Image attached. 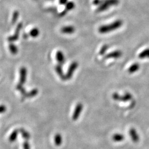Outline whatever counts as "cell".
I'll list each match as a JSON object with an SVG mask.
<instances>
[{"label":"cell","instance_id":"obj_18","mask_svg":"<svg viewBox=\"0 0 149 149\" xmlns=\"http://www.w3.org/2000/svg\"><path fill=\"white\" fill-rule=\"evenodd\" d=\"M139 58L141 59L149 58V48L146 49L145 50L141 51L139 55Z\"/></svg>","mask_w":149,"mask_h":149},{"label":"cell","instance_id":"obj_25","mask_svg":"<svg viewBox=\"0 0 149 149\" xmlns=\"http://www.w3.org/2000/svg\"><path fill=\"white\" fill-rule=\"evenodd\" d=\"M19 15V14L17 11H15L14 12H13V14L12 16V21H11L12 24L16 23V22H17V21L18 19Z\"/></svg>","mask_w":149,"mask_h":149},{"label":"cell","instance_id":"obj_19","mask_svg":"<svg viewBox=\"0 0 149 149\" xmlns=\"http://www.w3.org/2000/svg\"><path fill=\"white\" fill-rule=\"evenodd\" d=\"M40 34L39 30L37 28H34L30 31V35L33 38L38 37Z\"/></svg>","mask_w":149,"mask_h":149},{"label":"cell","instance_id":"obj_13","mask_svg":"<svg viewBox=\"0 0 149 149\" xmlns=\"http://www.w3.org/2000/svg\"><path fill=\"white\" fill-rule=\"evenodd\" d=\"M112 139L114 142H122L124 140V136L122 134H115L112 137Z\"/></svg>","mask_w":149,"mask_h":149},{"label":"cell","instance_id":"obj_11","mask_svg":"<svg viewBox=\"0 0 149 149\" xmlns=\"http://www.w3.org/2000/svg\"><path fill=\"white\" fill-rule=\"evenodd\" d=\"M129 135L130 136L133 141L135 143H137L139 140V137L137 134V131L134 128H131L129 131Z\"/></svg>","mask_w":149,"mask_h":149},{"label":"cell","instance_id":"obj_20","mask_svg":"<svg viewBox=\"0 0 149 149\" xmlns=\"http://www.w3.org/2000/svg\"><path fill=\"white\" fill-rule=\"evenodd\" d=\"M18 131L17 130H15L12 132L11 134L10 135L9 137V141L11 143L14 142L18 136Z\"/></svg>","mask_w":149,"mask_h":149},{"label":"cell","instance_id":"obj_23","mask_svg":"<svg viewBox=\"0 0 149 149\" xmlns=\"http://www.w3.org/2000/svg\"><path fill=\"white\" fill-rule=\"evenodd\" d=\"M75 7V4L73 2H67V3L65 5L66 10L67 11H70L72 10Z\"/></svg>","mask_w":149,"mask_h":149},{"label":"cell","instance_id":"obj_10","mask_svg":"<svg viewBox=\"0 0 149 149\" xmlns=\"http://www.w3.org/2000/svg\"><path fill=\"white\" fill-rule=\"evenodd\" d=\"M56 59L58 62L59 64L62 65L65 63V58L63 52L61 50H59L56 52Z\"/></svg>","mask_w":149,"mask_h":149},{"label":"cell","instance_id":"obj_22","mask_svg":"<svg viewBox=\"0 0 149 149\" xmlns=\"http://www.w3.org/2000/svg\"><path fill=\"white\" fill-rule=\"evenodd\" d=\"M9 49H10V52L13 55H16L18 53V48L17 47V46L12 43H11L9 45Z\"/></svg>","mask_w":149,"mask_h":149},{"label":"cell","instance_id":"obj_3","mask_svg":"<svg viewBox=\"0 0 149 149\" xmlns=\"http://www.w3.org/2000/svg\"><path fill=\"white\" fill-rule=\"evenodd\" d=\"M102 3H106L111 7L116 6L118 5L119 0H93L92 1V3L95 6H100Z\"/></svg>","mask_w":149,"mask_h":149},{"label":"cell","instance_id":"obj_28","mask_svg":"<svg viewBox=\"0 0 149 149\" xmlns=\"http://www.w3.org/2000/svg\"><path fill=\"white\" fill-rule=\"evenodd\" d=\"M6 111V107L5 105L0 106V113H3Z\"/></svg>","mask_w":149,"mask_h":149},{"label":"cell","instance_id":"obj_24","mask_svg":"<svg viewBox=\"0 0 149 149\" xmlns=\"http://www.w3.org/2000/svg\"><path fill=\"white\" fill-rule=\"evenodd\" d=\"M23 84H18L17 86H16V89H18V91H19L21 93V94L23 95H25L27 94V92L25 91V89H24V87L22 86Z\"/></svg>","mask_w":149,"mask_h":149},{"label":"cell","instance_id":"obj_21","mask_svg":"<svg viewBox=\"0 0 149 149\" xmlns=\"http://www.w3.org/2000/svg\"><path fill=\"white\" fill-rule=\"evenodd\" d=\"M38 93V89H34L31 90L29 92L27 93L26 95L25 96L27 98H32V97H33L37 95Z\"/></svg>","mask_w":149,"mask_h":149},{"label":"cell","instance_id":"obj_4","mask_svg":"<svg viewBox=\"0 0 149 149\" xmlns=\"http://www.w3.org/2000/svg\"><path fill=\"white\" fill-rule=\"evenodd\" d=\"M78 66V63L77 61L72 62L69 66L67 72L65 75L66 80H69L71 78L75 70L77 69Z\"/></svg>","mask_w":149,"mask_h":149},{"label":"cell","instance_id":"obj_17","mask_svg":"<svg viewBox=\"0 0 149 149\" xmlns=\"http://www.w3.org/2000/svg\"><path fill=\"white\" fill-rule=\"evenodd\" d=\"M19 132L21 133L23 139H24L26 141H28V140H30V133L28 132L27 130H25L24 129L21 128L19 130Z\"/></svg>","mask_w":149,"mask_h":149},{"label":"cell","instance_id":"obj_12","mask_svg":"<svg viewBox=\"0 0 149 149\" xmlns=\"http://www.w3.org/2000/svg\"><path fill=\"white\" fill-rule=\"evenodd\" d=\"M61 66L62 65H60V64H58V65H56L55 66V70L56 72L57 73V74L58 75V76H59L60 78L62 80L64 81V80H66L65 75L64 73V72H63V70H62Z\"/></svg>","mask_w":149,"mask_h":149},{"label":"cell","instance_id":"obj_6","mask_svg":"<svg viewBox=\"0 0 149 149\" xmlns=\"http://www.w3.org/2000/svg\"><path fill=\"white\" fill-rule=\"evenodd\" d=\"M23 27V24L22 23H20L17 25L16 29L15 30V32L13 35L10 36L8 38V41L10 42H13L17 41L19 35V33Z\"/></svg>","mask_w":149,"mask_h":149},{"label":"cell","instance_id":"obj_30","mask_svg":"<svg viewBox=\"0 0 149 149\" xmlns=\"http://www.w3.org/2000/svg\"><path fill=\"white\" fill-rule=\"evenodd\" d=\"M34 1H36V0H34Z\"/></svg>","mask_w":149,"mask_h":149},{"label":"cell","instance_id":"obj_5","mask_svg":"<svg viewBox=\"0 0 149 149\" xmlns=\"http://www.w3.org/2000/svg\"><path fill=\"white\" fill-rule=\"evenodd\" d=\"M83 109H84V106L82 103H78L76 104L72 117V119L73 121H76L78 119V118L80 116V114L83 111Z\"/></svg>","mask_w":149,"mask_h":149},{"label":"cell","instance_id":"obj_15","mask_svg":"<svg viewBox=\"0 0 149 149\" xmlns=\"http://www.w3.org/2000/svg\"><path fill=\"white\" fill-rule=\"evenodd\" d=\"M54 143L57 146H60L62 143V137L60 134H56L54 138Z\"/></svg>","mask_w":149,"mask_h":149},{"label":"cell","instance_id":"obj_2","mask_svg":"<svg viewBox=\"0 0 149 149\" xmlns=\"http://www.w3.org/2000/svg\"><path fill=\"white\" fill-rule=\"evenodd\" d=\"M133 96L130 93H125L123 95H120L118 93L115 92L112 95V98L117 101L128 102L130 101Z\"/></svg>","mask_w":149,"mask_h":149},{"label":"cell","instance_id":"obj_14","mask_svg":"<svg viewBox=\"0 0 149 149\" xmlns=\"http://www.w3.org/2000/svg\"><path fill=\"white\" fill-rule=\"evenodd\" d=\"M111 7V6L108 5L106 3H102L100 6H98L96 11L98 12H104L107 11L108 10H109V8Z\"/></svg>","mask_w":149,"mask_h":149},{"label":"cell","instance_id":"obj_26","mask_svg":"<svg viewBox=\"0 0 149 149\" xmlns=\"http://www.w3.org/2000/svg\"><path fill=\"white\" fill-rule=\"evenodd\" d=\"M108 48V46L107 44L104 45L102 47L100 51V54L101 55H103L106 53V51L107 50Z\"/></svg>","mask_w":149,"mask_h":149},{"label":"cell","instance_id":"obj_8","mask_svg":"<svg viewBox=\"0 0 149 149\" xmlns=\"http://www.w3.org/2000/svg\"><path fill=\"white\" fill-rule=\"evenodd\" d=\"M27 69L24 67H22L20 69V80L19 84H23L25 83L27 80Z\"/></svg>","mask_w":149,"mask_h":149},{"label":"cell","instance_id":"obj_1","mask_svg":"<svg viewBox=\"0 0 149 149\" xmlns=\"http://www.w3.org/2000/svg\"><path fill=\"white\" fill-rule=\"evenodd\" d=\"M123 25V21L121 19H117L109 24L102 25L100 26L98 31L100 34H107L118 30Z\"/></svg>","mask_w":149,"mask_h":149},{"label":"cell","instance_id":"obj_16","mask_svg":"<svg viewBox=\"0 0 149 149\" xmlns=\"http://www.w3.org/2000/svg\"><path fill=\"white\" fill-rule=\"evenodd\" d=\"M139 69H140V65L137 63H135L129 67L128 71L129 73H133L137 71Z\"/></svg>","mask_w":149,"mask_h":149},{"label":"cell","instance_id":"obj_29","mask_svg":"<svg viewBox=\"0 0 149 149\" xmlns=\"http://www.w3.org/2000/svg\"><path fill=\"white\" fill-rule=\"evenodd\" d=\"M59 2L61 5H66L67 3V0H60Z\"/></svg>","mask_w":149,"mask_h":149},{"label":"cell","instance_id":"obj_7","mask_svg":"<svg viewBox=\"0 0 149 149\" xmlns=\"http://www.w3.org/2000/svg\"><path fill=\"white\" fill-rule=\"evenodd\" d=\"M122 55L123 53L120 50H115L106 55L105 59H118L122 56Z\"/></svg>","mask_w":149,"mask_h":149},{"label":"cell","instance_id":"obj_27","mask_svg":"<svg viewBox=\"0 0 149 149\" xmlns=\"http://www.w3.org/2000/svg\"><path fill=\"white\" fill-rule=\"evenodd\" d=\"M23 146V149H30V143L27 141L24 142Z\"/></svg>","mask_w":149,"mask_h":149},{"label":"cell","instance_id":"obj_9","mask_svg":"<svg viewBox=\"0 0 149 149\" xmlns=\"http://www.w3.org/2000/svg\"><path fill=\"white\" fill-rule=\"evenodd\" d=\"M76 29L72 25H66L61 28V32L65 34H72L75 32Z\"/></svg>","mask_w":149,"mask_h":149}]
</instances>
